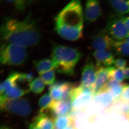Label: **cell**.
I'll return each mask as SVG.
<instances>
[{
    "mask_svg": "<svg viewBox=\"0 0 129 129\" xmlns=\"http://www.w3.org/2000/svg\"><path fill=\"white\" fill-rule=\"evenodd\" d=\"M1 129H11L8 127L5 126H2L1 127Z\"/></svg>",
    "mask_w": 129,
    "mask_h": 129,
    "instance_id": "cell-36",
    "label": "cell"
},
{
    "mask_svg": "<svg viewBox=\"0 0 129 129\" xmlns=\"http://www.w3.org/2000/svg\"></svg>",
    "mask_w": 129,
    "mask_h": 129,
    "instance_id": "cell-38",
    "label": "cell"
},
{
    "mask_svg": "<svg viewBox=\"0 0 129 129\" xmlns=\"http://www.w3.org/2000/svg\"><path fill=\"white\" fill-rule=\"evenodd\" d=\"M127 60L123 58H117L114 60L113 65L116 68L123 70L127 67Z\"/></svg>",
    "mask_w": 129,
    "mask_h": 129,
    "instance_id": "cell-28",
    "label": "cell"
},
{
    "mask_svg": "<svg viewBox=\"0 0 129 129\" xmlns=\"http://www.w3.org/2000/svg\"><path fill=\"white\" fill-rule=\"evenodd\" d=\"M119 112L129 120V103H123Z\"/></svg>",
    "mask_w": 129,
    "mask_h": 129,
    "instance_id": "cell-29",
    "label": "cell"
},
{
    "mask_svg": "<svg viewBox=\"0 0 129 129\" xmlns=\"http://www.w3.org/2000/svg\"><path fill=\"white\" fill-rule=\"evenodd\" d=\"M78 49L65 46L56 45L52 51V60L58 73L70 75L74 74L75 68L82 57Z\"/></svg>",
    "mask_w": 129,
    "mask_h": 129,
    "instance_id": "cell-3",
    "label": "cell"
},
{
    "mask_svg": "<svg viewBox=\"0 0 129 129\" xmlns=\"http://www.w3.org/2000/svg\"><path fill=\"white\" fill-rule=\"evenodd\" d=\"M75 86L68 81H60L50 86L49 94L55 101L70 99L71 94Z\"/></svg>",
    "mask_w": 129,
    "mask_h": 129,
    "instance_id": "cell-8",
    "label": "cell"
},
{
    "mask_svg": "<svg viewBox=\"0 0 129 129\" xmlns=\"http://www.w3.org/2000/svg\"><path fill=\"white\" fill-rule=\"evenodd\" d=\"M115 41L103 29L93 38L91 47L94 51H110L113 49Z\"/></svg>",
    "mask_w": 129,
    "mask_h": 129,
    "instance_id": "cell-9",
    "label": "cell"
},
{
    "mask_svg": "<svg viewBox=\"0 0 129 129\" xmlns=\"http://www.w3.org/2000/svg\"><path fill=\"white\" fill-rule=\"evenodd\" d=\"M64 129H76V128L75 127L74 125H70V126H68L67 127V128H65Z\"/></svg>",
    "mask_w": 129,
    "mask_h": 129,
    "instance_id": "cell-35",
    "label": "cell"
},
{
    "mask_svg": "<svg viewBox=\"0 0 129 129\" xmlns=\"http://www.w3.org/2000/svg\"><path fill=\"white\" fill-rule=\"evenodd\" d=\"M74 118L69 115H64L56 118L55 119V129H64L70 125H74Z\"/></svg>",
    "mask_w": 129,
    "mask_h": 129,
    "instance_id": "cell-23",
    "label": "cell"
},
{
    "mask_svg": "<svg viewBox=\"0 0 129 129\" xmlns=\"http://www.w3.org/2000/svg\"><path fill=\"white\" fill-rule=\"evenodd\" d=\"M125 40L129 44V35L128 36Z\"/></svg>",
    "mask_w": 129,
    "mask_h": 129,
    "instance_id": "cell-37",
    "label": "cell"
},
{
    "mask_svg": "<svg viewBox=\"0 0 129 129\" xmlns=\"http://www.w3.org/2000/svg\"><path fill=\"white\" fill-rule=\"evenodd\" d=\"M29 91V90L23 89L20 86L16 80V84L12 87L8 94L7 100L18 99Z\"/></svg>",
    "mask_w": 129,
    "mask_h": 129,
    "instance_id": "cell-22",
    "label": "cell"
},
{
    "mask_svg": "<svg viewBox=\"0 0 129 129\" xmlns=\"http://www.w3.org/2000/svg\"><path fill=\"white\" fill-rule=\"evenodd\" d=\"M97 69L91 59H88L83 67L81 73L80 86L94 88L96 78Z\"/></svg>",
    "mask_w": 129,
    "mask_h": 129,
    "instance_id": "cell-10",
    "label": "cell"
},
{
    "mask_svg": "<svg viewBox=\"0 0 129 129\" xmlns=\"http://www.w3.org/2000/svg\"><path fill=\"white\" fill-rule=\"evenodd\" d=\"M25 47L17 44H3L1 46L0 52L1 63L10 66H18L23 64L27 56Z\"/></svg>",
    "mask_w": 129,
    "mask_h": 129,
    "instance_id": "cell-4",
    "label": "cell"
},
{
    "mask_svg": "<svg viewBox=\"0 0 129 129\" xmlns=\"http://www.w3.org/2000/svg\"><path fill=\"white\" fill-rule=\"evenodd\" d=\"M72 111L71 99L53 102L50 113L54 117L57 118L61 116L69 115Z\"/></svg>",
    "mask_w": 129,
    "mask_h": 129,
    "instance_id": "cell-13",
    "label": "cell"
},
{
    "mask_svg": "<svg viewBox=\"0 0 129 129\" xmlns=\"http://www.w3.org/2000/svg\"><path fill=\"white\" fill-rule=\"evenodd\" d=\"M127 85L126 84L110 79L105 86L103 91H108L112 96L114 103H116L119 101L123 90Z\"/></svg>",
    "mask_w": 129,
    "mask_h": 129,
    "instance_id": "cell-15",
    "label": "cell"
},
{
    "mask_svg": "<svg viewBox=\"0 0 129 129\" xmlns=\"http://www.w3.org/2000/svg\"><path fill=\"white\" fill-rule=\"evenodd\" d=\"M124 21L125 25L129 31V16L124 17Z\"/></svg>",
    "mask_w": 129,
    "mask_h": 129,
    "instance_id": "cell-33",
    "label": "cell"
},
{
    "mask_svg": "<svg viewBox=\"0 0 129 129\" xmlns=\"http://www.w3.org/2000/svg\"><path fill=\"white\" fill-rule=\"evenodd\" d=\"M97 69L101 67H112L115 59L110 51H94L92 53Z\"/></svg>",
    "mask_w": 129,
    "mask_h": 129,
    "instance_id": "cell-14",
    "label": "cell"
},
{
    "mask_svg": "<svg viewBox=\"0 0 129 129\" xmlns=\"http://www.w3.org/2000/svg\"><path fill=\"white\" fill-rule=\"evenodd\" d=\"M34 63L37 72L41 74L55 69V64L52 59L45 58L35 61Z\"/></svg>",
    "mask_w": 129,
    "mask_h": 129,
    "instance_id": "cell-19",
    "label": "cell"
},
{
    "mask_svg": "<svg viewBox=\"0 0 129 129\" xmlns=\"http://www.w3.org/2000/svg\"><path fill=\"white\" fill-rule=\"evenodd\" d=\"M113 49L118 55L123 57L129 56V44L125 40L115 41Z\"/></svg>",
    "mask_w": 129,
    "mask_h": 129,
    "instance_id": "cell-21",
    "label": "cell"
},
{
    "mask_svg": "<svg viewBox=\"0 0 129 129\" xmlns=\"http://www.w3.org/2000/svg\"><path fill=\"white\" fill-rule=\"evenodd\" d=\"M84 13L79 1L69 3L55 18V29L58 34L67 40L74 41L83 35Z\"/></svg>",
    "mask_w": 129,
    "mask_h": 129,
    "instance_id": "cell-2",
    "label": "cell"
},
{
    "mask_svg": "<svg viewBox=\"0 0 129 129\" xmlns=\"http://www.w3.org/2000/svg\"><path fill=\"white\" fill-rule=\"evenodd\" d=\"M93 88L80 86L75 87L71 94L72 111L83 112L94 98Z\"/></svg>",
    "mask_w": 129,
    "mask_h": 129,
    "instance_id": "cell-5",
    "label": "cell"
},
{
    "mask_svg": "<svg viewBox=\"0 0 129 129\" xmlns=\"http://www.w3.org/2000/svg\"><path fill=\"white\" fill-rule=\"evenodd\" d=\"M123 72L124 75V78L125 79H129V66L126 67L123 70Z\"/></svg>",
    "mask_w": 129,
    "mask_h": 129,
    "instance_id": "cell-31",
    "label": "cell"
},
{
    "mask_svg": "<svg viewBox=\"0 0 129 129\" xmlns=\"http://www.w3.org/2000/svg\"><path fill=\"white\" fill-rule=\"evenodd\" d=\"M110 79H112L119 82L122 83L125 79L124 75L122 70L113 67L109 73Z\"/></svg>",
    "mask_w": 129,
    "mask_h": 129,
    "instance_id": "cell-26",
    "label": "cell"
},
{
    "mask_svg": "<svg viewBox=\"0 0 129 129\" xmlns=\"http://www.w3.org/2000/svg\"><path fill=\"white\" fill-rule=\"evenodd\" d=\"M102 9L100 3L96 0L86 2L84 13V18L88 23L96 21L102 15Z\"/></svg>",
    "mask_w": 129,
    "mask_h": 129,
    "instance_id": "cell-11",
    "label": "cell"
},
{
    "mask_svg": "<svg viewBox=\"0 0 129 129\" xmlns=\"http://www.w3.org/2000/svg\"><path fill=\"white\" fill-rule=\"evenodd\" d=\"M1 110L23 117L28 116L32 112L29 102L24 99H8L5 102Z\"/></svg>",
    "mask_w": 129,
    "mask_h": 129,
    "instance_id": "cell-7",
    "label": "cell"
},
{
    "mask_svg": "<svg viewBox=\"0 0 129 129\" xmlns=\"http://www.w3.org/2000/svg\"><path fill=\"white\" fill-rule=\"evenodd\" d=\"M54 101L50 94H46L41 97L39 101L40 108V113L50 112L51 108Z\"/></svg>",
    "mask_w": 129,
    "mask_h": 129,
    "instance_id": "cell-20",
    "label": "cell"
},
{
    "mask_svg": "<svg viewBox=\"0 0 129 129\" xmlns=\"http://www.w3.org/2000/svg\"><path fill=\"white\" fill-rule=\"evenodd\" d=\"M45 84L40 77L36 78L32 81L29 85V91L35 94L41 93L44 90Z\"/></svg>",
    "mask_w": 129,
    "mask_h": 129,
    "instance_id": "cell-24",
    "label": "cell"
},
{
    "mask_svg": "<svg viewBox=\"0 0 129 129\" xmlns=\"http://www.w3.org/2000/svg\"><path fill=\"white\" fill-rule=\"evenodd\" d=\"M1 39L6 43L24 47L36 45L40 38L37 23L30 14L21 21L6 18L1 26Z\"/></svg>",
    "mask_w": 129,
    "mask_h": 129,
    "instance_id": "cell-1",
    "label": "cell"
},
{
    "mask_svg": "<svg viewBox=\"0 0 129 129\" xmlns=\"http://www.w3.org/2000/svg\"><path fill=\"white\" fill-rule=\"evenodd\" d=\"M124 18L117 15L111 17L104 29L115 41L124 40L129 36V31L125 23Z\"/></svg>",
    "mask_w": 129,
    "mask_h": 129,
    "instance_id": "cell-6",
    "label": "cell"
},
{
    "mask_svg": "<svg viewBox=\"0 0 129 129\" xmlns=\"http://www.w3.org/2000/svg\"><path fill=\"white\" fill-rule=\"evenodd\" d=\"M34 77V74L33 73L30 72L29 73L26 74V78L28 83H30L33 79Z\"/></svg>",
    "mask_w": 129,
    "mask_h": 129,
    "instance_id": "cell-32",
    "label": "cell"
},
{
    "mask_svg": "<svg viewBox=\"0 0 129 129\" xmlns=\"http://www.w3.org/2000/svg\"><path fill=\"white\" fill-rule=\"evenodd\" d=\"M40 78L46 84L50 86L55 83V74L54 69L46 72L40 75Z\"/></svg>",
    "mask_w": 129,
    "mask_h": 129,
    "instance_id": "cell-25",
    "label": "cell"
},
{
    "mask_svg": "<svg viewBox=\"0 0 129 129\" xmlns=\"http://www.w3.org/2000/svg\"><path fill=\"white\" fill-rule=\"evenodd\" d=\"M95 103L104 109H108L115 103L112 96L108 91L100 92L94 98Z\"/></svg>",
    "mask_w": 129,
    "mask_h": 129,
    "instance_id": "cell-17",
    "label": "cell"
},
{
    "mask_svg": "<svg viewBox=\"0 0 129 129\" xmlns=\"http://www.w3.org/2000/svg\"><path fill=\"white\" fill-rule=\"evenodd\" d=\"M119 101L129 103V85H127L123 90Z\"/></svg>",
    "mask_w": 129,
    "mask_h": 129,
    "instance_id": "cell-30",
    "label": "cell"
},
{
    "mask_svg": "<svg viewBox=\"0 0 129 129\" xmlns=\"http://www.w3.org/2000/svg\"><path fill=\"white\" fill-rule=\"evenodd\" d=\"M113 68L101 67L97 69L96 80L93 88L94 97L104 90L105 86L110 79L109 73Z\"/></svg>",
    "mask_w": 129,
    "mask_h": 129,
    "instance_id": "cell-12",
    "label": "cell"
},
{
    "mask_svg": "<svg viewBox=\"0 0 129 129\" xmlns=\"http://www.w3.org/2000/svg\"><path fill=\"white\" fill-rule=\"evenodd\" d=\"M7 2L12 4L17 10L22 11L25 9L26 6H28L31 1H7Z\"/></svg>",
    "mask_w": 129,
    "mask_h": 129,
    "instance_id": "cell-27",
    "label": "cell"
},
{
    "mask_svg": "<svg viewBox=\"0 0 129 129\" xmlns=\"http://www.w3.org/2000/svg\"><path fill=\"white\" fill-rule=\"evenodd\" d=\"M108 3L118 16H123L129 13V1L112 0L108 1Z\"/></svg>",
    "mask_w": 129,
    "mask_h": 129,
    "instance_id": "cell-18",
    "label": "cell"
},
{
    "mask_svg": "<svg viewBox=\"0 0 129 129\" xmlns=\"http://www.w3.org/2000/svg\"></svg>",
    "mask_w": 129,
    "mask_h": 129,
    "instance_id": "cell-39",
    "label": "cell"
},
{
    "mask_svg": "<svg viewBox=\"0 0 129 129\" xmlns=\"http://www.w3.org/2000/svg\"><path fill=\"white\" fill-rule=\"evenodd\" d=\"M55 119L48 113H40L35 118L33 123L39 129H54Z\"/></svg>",
    "mask_w": 129,
    "mask_h": 129,
    "instance_id": "cell-16",
    "label": "cell"
},
{
    "mask_svg": "<svg viewBox=\"0 0 129 129\" xmlns=\"http://www.w3.org/2000/svg\"><path fill=\"white\" fill-rule=\"evenodd\" d=\"M29 129H39L35 125L32 123L30 124L29 126Z\"/></svg>",
    "mask_w": 129,
    "mask_h": 129,
    "instance_id": "cell-34",
    "label": "cell"
}]
</instances>
